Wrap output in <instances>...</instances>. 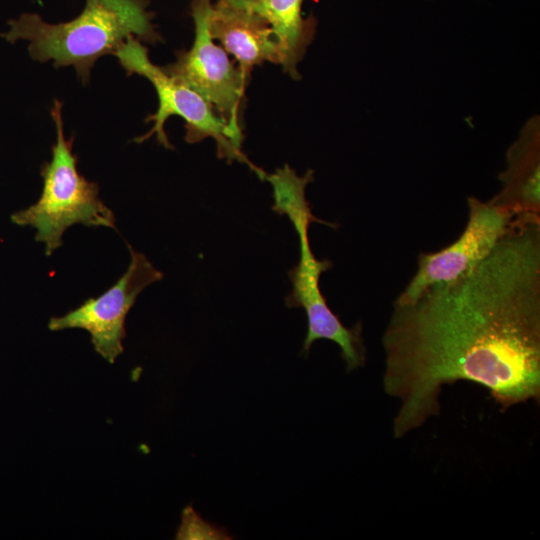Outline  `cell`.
<instances>
[{"label": "cell", "instance_id": "cell-7", "mask_svg": "<svg viewBox=\"0 0 540 540\" xmlns=\"http://www.w3.org/2000/svg\"><path fill=\"white\" fill-rule=\"evenodd\" d=\"M467 205L468 220L461 235L438 251L420 253L415 274L394 302H411L428 287L468 271L488 256L514 219L489 201L476 197H468Z\"/></svg>", "mask_w": 540, "mask_h": 540}, {"label": "cell", "instance_id": "cell-6", "mask_svg": "<svg viewBox=\"0 0 540 540\" xmlns=\"http://www.w3.org/2000/svg\"><path fill=\"white\" fill-rule=\"evenodd\" d=\"M131 261L126 272L107 291L89 298L61 317H52V331L80 328L89 332L95 351L109 363L123 353L125 319L137 296L150 284L163 278L147 257L128 244Z\"/></svg>", "mask_w": 540, "mask_h": 540}, {"label": "cell", "instance_id": "cell-1", "mask_svg": "<svg viewBox=\"0 0 540 540\" xmlns=\"http://www.w3.org/2000/svg\"><path fill=\"white\" fill-rule=\"evenodd\" d=\"M401 439L440 413L445 385L478 384L502 412L540 399V217H515L483 260L408 303L382 335Z\"/></svg>", "mask_w": 540, "mask_h": 540}, {"label": "cell", "instance_id": "cell-13", "mask_svg": "<svg viewBox=\"0 0 540 540\" xmlns=\"http://www.w3.org/2000/svg\"><path fill=\"white\" fill-rule=\"evenodd\" d=\"M176 539L182 540H229V532L201 518L193 509L187 506L182 511L181 524L177 530Z\"/></svg>", "mask_w": 540, "mask_h": 540}, {"label": "cell", "instance_id": "cell-3", "mask_svg": "<svg viewBox=\"0 0 540 540\" xmlns=\"http://www.w3.org/2000/svg\"><path fill=\"white\" fill-rule=\"evenodd\" d=\"M51 116L56 141L51 160L41 167L42 193L35 204L11 215L14 224L37 230L35 240L44 243L47 256L62 245L63 233L74 224L116 229L115 215L99 198L98 184L78 172L74 136L65 138L59 100L54 101Z\"/></svg>", "mask_w": 540, "mask_h": 540}, {"label": "cell", "instance_id": "cell-9", "mask_svg": "<svg viewBox=\"0 0 540 540\" xmlns=\"http://www.w3.org/2000/svg\"><path fill=\"white\" fill-rule=\"evenodd\" d=\"M209 32L235 57L249 79L254 66L264 62L283 64V54L270 25L262 17L232 0H218L208 18Z\"/></svg>", "mask_w": 540, "mask_h": 540}, {"label": "cell", "instance_id": "cell-4", "mask_svg": "<svg viewBox=\"0 0 540 540\" xmlns=\"http://www.w3.org/2000/svg\"><path fill=\"white\" fill-rule=\"evenodd\" d=\"M114 55L128 76L137 74L145 77L152 83L158 96L157 111L145 119V122H153V126L146 134L135 139L137 143L155 135L164 148L173 149L165 132V123L170 116H179L185 122L187 143H197L211 137L216 142L219 158L228 163L234 160L244 163L265 180L267 173L249 161L212 106L194 90L166 73L163 67L152 63L147 48L140 40L128 37Z\"/></svg>", "mask_w": 540, "mask_h": 540}, {"label": "cell", "instance_id": "cell-5", "mask_svg": "<svg viewBox=\"0 0 540 540\" xmlns=\"http://www.w3.org/2000/svg\"><path fill=\"white\" fill-rule=\"evenodd\" d=\"M211 9V0L192 1L191 14L195 24L192 47L178 51L176 60L163 69L205 99L223 120L234 142L241 147V111L249 79L229 59L228 53L214 42L208 27Z\"/></svg>", "mask_w": 540, "mask_h": 540}, {"label": "cell", "instance_id": "cell-11", "mask_svg": "<svg viewBox=\"0 0 540 540\" xmlns=\"http://www.w3.org/2000/svg\"><path fill=\"white\" fill-rule=\"evenodd\" d=\"M256 13L272 28L283 54L282 67L294 79L300 77L302 60L315 32V20L302 16L303 0H232Z\"/></svg>", "mask_w": 540, "mask_h": 540}, {"label": "cell", "instance_id": "cell-10", "mask_svg": "<svg viewBox=\"0 0 540 540\" xmlns=\"http://www.w3.org/2000/svg\"><path fill=\"white\" fill-rule=\"evenodd\" d=\"M499 192L489 202L512 217L540 216V117L529 118L506 153Z\"/></svg>", "mask_w": 540, "mask_h": 540}, {"label": "cell", "instance_id": "cell-8", "mask_svg": "<svg viewBox=\"0 0 540 540\" xmlns=\"http://www.w3.org/2000/svg\"><path fill=\"white\" fill-rule=\"evenodd\" d=\"M299 237L300 259L287 274L292 283L291 292L285 297L287 308H303L307 316V333L301 353L307 355L317 340L326 339L336 343L347 372L361 368L366 363V348L362 336V323L346 327L329 308L320 289L321 274L333 267L328 259H317L312 251L308 232Z\"/></svg>", "mask_w": 540, "mask_h": 540}, {"label": "cell", "instance_id": "cell-12", "mask_svg": "<svg viewBox=\"0 0 540 540\" xmlns=\"http://www.w3.org/2000/svg\"><path fill=\"white\" fill-rule=\"evenodd\" d=\"M273 188L274 203L271 209L278 215H286L296 233L308 232L312 223H320L333 229L337 224L324 221L312 213L311 204L306 199V186L314 180V171L309 169L299 176L288 164L266 174Z\"/></svg>", "mask_w": 540, "mask_h": 540}, {"label": "cell", "instance_id": "cell-2", "mask_svg": "<svg viewBox=\"0 0 540 540\" xmlns=\"http://www.w3.org/2000/svg\"><path fill=\"white\" fill-rule=\"evenodd\" d=\"M147 6V0H86L76 18L59 24L47 23L37 13H23L8 21L2 37L10 43L28 41L32 59L51 60L54 68L72 66L87 84L96 60L114 54L128 37L149 44L162 41Z\"/></svg>", "mask_w": 540, "mask_h": 540}]
</instances>
